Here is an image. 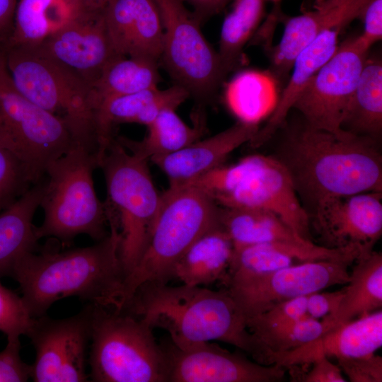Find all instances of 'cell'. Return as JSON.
Wrapping results in <instances>:
<instances>
[{"label": "cell", "instance_id": "7", "mask_svg": "<svg viewBox=\"0 0 382 382\" xmlns=\"http://www.w3.org/2000/svg\"><path fill=\"white\" fill-rule=\"evenodd\" d=\"M90 304L91 381L167 382L154 329L126 311Z\"/></svg>", "mask_w": 382, "mask_h": 382}, {"label": "cell", "instance_id": "14", "mask_svg": "<svg viewBox=\"0 0 382 382\" xmlns=\"http://www.w3.org/2000/svg\"><path fill=\"white\" fill-rule=\"evenodd\" d=\"M35 350L30 378L35 382H84L91 339V304L63 319L34 318L27 335Z\"/></svg>", "mask_w": 382, "mask_h": 382}, {"label": "cell", "instance_id": "33", "mask_svg": "<svg viewBox=\"0 0 382 382\" xmlns=\"http://www.w3.org/2000/svg\"><path fill=\"white\" fill-rule=\"evenodd\" d=\"M266 0H233L223 21L219 44L221 64L227 75L236 66L243 47L255 34L265 13Z\"/></svg>", "mask_w": 382, "mask_h": 382}, {"label": "cell", "instance_id": "2", "mask_svg": "<svg viewBox=\"0 0 382 382\" xmlns=\"http://www.w3.org/2000/svg\"><path fill=\"white\" fill-rule=\"evenodd\" d=\"M108 235L93 245L64 251L44 249L25 255L12 277L33 318L44 316L57 301L68 296L120 311L125 277L120 256V235Z\"/></svg>", "mask_w": 382, "mask_h": 382}, {"label": "cell", "instance_id": "12", "mask_svg": "<svg viewBox=\"0 0 382 382\" xmlns=\"http://www.w3.org/2000/svg\"><path fill=\"white\" fill-rule=\"evenodd\" d=\"M369 50L357 36L344 41L310 80L292 110L313 127L341 131V122Z\"/></svg>", "mask_w": 382, "mask_h": 382}, {"label": "cell", "instance_id": "8", "mask_svg": "<svg viewBox=\"0 0 382 382\" xmlns=\"http://www.w3.org/2000/svg\"><path fill=\"white\" fill-rule=\"evenodd\" d=\"M2 48L17 89L35 105L64 119L78 142L96 155L92 88L36 47Z\"/></svg>", "mask_w": 382, "mask_h": 382}, {"label": "cell", "instance_id": "27", "mask_svg": "<svg viewBox=\"0 0 382 382\" xmlns=\"http://www.w3.org/2000/svg\"><path fill=\"white\" fill-rule=\"evenodd\" d=\"M233 250L231 240L219 224L202 235L179 258L173 269L172 278L190 286L223 283Z\"/></svg>", "mask_w": 382, "mask_h": 382}, {"label": "cell", "instance_id": "43", "mask_svg": "<svg viewBox=\"0 0 382 382\" xmlns=\"http://www.w3.org/2000/svg\"><path fill=\"white\" fill-rule=\"evenodd\" d=\"M192 8V13L202 24L203 21L221 12L233 0H182Z\"/></svg>", "mask_w": 382, "mask_h": 382}, {"label": "cell", "instance_id": "39", "mask_svg": "<svg viewBox=\"0 0 382 382\" xmlns=\"http://www.w3.org/2000/svg\"><path fill=\"white\" fill-rule=\"evenodd\" d=\"M20 351V338L7 340L0 352V382H23L30 378L31 365L22 360Z\"/></svg>", "mask_w": 382, "mask_h": 382}, {"label": "cell", "instance_id": "19", "mask_svg": "<svg viewBox=\"0 0 382 382\" xmlns=\"http://www.w3.org/2000/svg\"><path fill=\"white\" fill-rule=\"evenodd\" d=\"M103 16L120 55L160 62L163 28L154 0H108Z\"/></svg>", "mask_w": 382, "mask_h": 382}, {"label": "cell", "instance_id": "31", "mask_svg": "<svg viewBox=\"0 0 382 382\" xmlns=\"http://www.w3.org/2000/svg\"><path fill=\"white\" fill-rule=\"evenodd\" d=\"M158 63L138 57L114 59L92 88L94 110L107 100L158 87Z\"/></svg>", "mask_w": 382, "mask_h": 382}, {"label": "cell", "instance_id": "11", "mask_svg": "<svg viewBox=\"0 0 382 382\" xmlns=\"http://www.w3.org/2000/svg\"><path fill=\"white\" fill-rule=\"evenodd\" d=\"M343 260L303 262L270 272L226 282L228 290L245 319L296 296H306L349 280Z\"/></svg>", "mask_w": 382, "mask_h": 382}, {"label": "cell", "instance_id": "30", "mask_svg": "<svg viewBox=\"0 0 382 382\" xmlns=\"http://www.w3.org/2000/svg\"><path fill=\"white\" fill-rule=\"evenodd\" d=\"M202 117L193 127L186 124L174 109L161 112L147 127L140 141L123 136L116 139L128 151L147 161L174 153L202 138L204 127Z\"/></svg>", "mask_w": 382, "mask_h": 382}, {"label": "cell", "instance_id": "22", "mask_svg": "<svg viewBox=\"0 0 382 382\" xmlns=\"http://www.w3.org/2000/svg\"><path fill=\"white\" fill-rule=\"evenodd\" d=\"M189 97L185 88L174 84L166 89L149 88L101 103L95 110L98 163L116 136L114 134L116 125L137 123L147 126L161 112L176 110Z\"/></svg>", "mask_w": 382, "mask_h": 382}, {"label": "cell", "instance_id": "40", "mask_svg": "<svg viewBox=\"0 0 382 382\" xmlns=\"http://www.w3.org/2000/svg\"><path fill=\"white\" fill-rule=\"evenodd\" d=\"M364 25L358 39L366 47L379 41L382 37V0H366L358 17Z\"/></svg>", "mask_w": 382, "mask_h": 382}, {"label": "cell", "instance_id": "37", "mask_svg": "<svg viewBox=\"0 0 382 382\" xmlns=\"http://www.w3.org/2000/svg\"><path fill=\"white\" fill-rule=\"evenodd\" d=\"M307 296L283 301L259 315L247 318L246 326L283 324L310 318L307 313Z\"/></svg>", "mask_w": 382, "mask_h": 382}, {"label": "cell", "instance_id": "34", "mask_svg": "<svg viewBox=\"0 0 382 382\" xmlns=\"http://www.w3.org/2000/svg\"><path fill=\"white\" fill-rule=\"evenodd\" d=\"M274 89L270 76L248 70L238 74L228 82L225 99L240 121L257 123L265 98H270Z\"/></svg>", "mask_w": 382, "mask_h": 382}, {"label": "cell", "instance_id": "46", "mask_svg": "<svg viewBox=\"0 0 382 382\" xmlns=\"http://www.w3.org/2000/svg\"><path fill=\"white\" fill-rule=\"evenodd\" d=\"M269 1H271L274 3H279L281 0H269Z\"/></svg>", "mask_w": 382, "mask_h": 382}, {"label": "cell", "instance_id": "17", "mask_svg": "<svg viewBox=\"0 0 382 382\" xmlns=\"http://www.w3.org/2000/svg\"><path fill=\"white\" fill-rule=\"evenodd\" d=\"M314 226L331 248L373 250L382 234V192H365L328 199L313 212Z\"/></svg>", "mask_w": 382, "mask_h": 382}, {"label": "cell", "instance_id": "26", "mask_svg": "<svg viewBox=\"0 0 382 382\" xmlns=\"http://www.w3.org/2000/svg\"><path fill=\"white\" fill-rule=\"evenodd\" d=\"M335 312L321 320L324 332L382 306V254L374 250L354 262Z\"/></svg>", "mask_w": 382, "mask_h": 382}, {"label": "cell", "instance_id": "35", "mask_svg": "<svg viewBox=\"0 0 382 382\" xmlns=\"http://www.w3.org/2000/svg\"><path fill=\"white\" fill-rule=\"evenodd\" d=\"M32 185L23 164L0 144V211L17 201Z\"/></svg>", "mask_w": 382, "mask_h": 382}, {"label": "cell", "instance_id": "3", "mask_svg": "<svg viewBox=\"0 0 382 382\" xmlns=\"http://www.w3.org/2000/svg\"><path fill=\"white\" fill-rule=\"evenodd\" d=\"M151 328L166 330L180 348L221 341L251 354L252 338L246 319L226 289L200 286H141L122 309Z\"/></svg>", "mask_w": 382, "mask_h": 382}, {"label": "cell", "instance_id": "32", "mask_svg": "<svg viewBox=\"0 0 382 382\" xmlns=\"http://www.w3.org/2000/svg\"><path fill=\"white\" fill-rule=\"evenodd\" d=\"M250 355L258 363L270 365L272 356L297 349L319 337L324 332L320 320L306 318L288 323L249 326Z\"/></svg>", "mask_w": 382, "mask_h": 382}, {"label": "cell", "instance_id": "5", "mask_svg": "<svg viewBox=\"0 0 382 382\" xmlns=\"http://www.w3.org/2000/svg\"><path fill=\"white\" fill-rule=\"evenodd\" d=\"M97 168L96 155L81 144L48 167L40 204L44 220L35 227L39 240L52 238L69 245L81 234L97 241L108 235L105 204L96 195L93 180Z\"/></svg>", "mask_w": 382, "mask_h": 382}, {"label": "cell", "instance_id": "29", "mask_svg": "<svg viewBox=\"0 0 382 382\" xmlns=\"http://www.w3.org/2000/svg\"><path fill=\"white\" fill-rule=\"evenodd\" d=\"M219 224L234 248L263 243L313 242L302 238L274 214L262 209L220 207Z\"/></svg>", "mask_w": 382, "mask_h": 382}, {"label": "cell", "instance_id": "41", "mask_svg": "<svg viewBox=\"0 0 382 382\" xmlns=\"http://www.w3.org/2000/svg\"><path fill=\"white\" fill-rule=\"evenodd\" d=\"M316 291L307 296V313L314 319H323L333 314L343 295V288L335 291Z\"/></svg>", "mask_w": 382, "mask_h": 382}, {"label": "cell", "instance_id": "23", "mask_svg": "<svg viewBox=\"0 0 382 382\" xmlns=\"http://www.w3.org/2000/svg\"><path fill=\"white\" fill-rule=\"evenodd\" d=\"M340 30L333 29L320 33L297 54L279 100L265 124L248 142L250 146L260 147L282 126L310 80L335 52Z\"/></svg>", "mask_w": 382, "mask_h": 382}, {"label": "cell", "instance_id": "24", "mask_svg": "<svg viewBox=\"0 0 382 382\" xmlns=\"http://www.w3.org/2000/svg\"><path fill=\"white\" fill-rule=\"evenodd\" d=\"M45 177L0 214V277H12L17 263L28 253L38 250L39 239L33 220L40 207Z\"/></svg>", "mask_w": 382, "mask_h": 382}, {"label": "cell", "instance_id": "44", "mask_svg": "<svg viewBox=\"0 0 382 382\" xmlns=\"http://www.w3.org/2000/svg\"><path fill=\"white\" fill-rule=\"evenodd\" d=\"M17 0H0V47L8 42L13 28Z\"/></svg>", "mask_w": 382, "mask_h": 382}, {"label": "cell", "instance_id": "28", "mask_svg": "<svg viewBox=\"0 0 382 382\" xmlns=\"http://www.w3.org/2000/svg\"><path fill=\"white\" fill-rule=\"evenodd\" d=\"M347 132L381 141L382 62L368 56L340 125Z\"/></svg>", "mask_w": 382, "mask_h": 382}, {"label": "cell", "instance_id": "38", "mask_svg": "<svg viewBox=\"0 0 382 382\" xmlns=\"http://www.w3.org/2000/svg\"><path fill=\"white\" fill-rule=\"evenodd\" d=\"M337 365L352 382H381L382 357L375 354L361 357L339 358Z\"/></svg>", "mask_w": 382, "mask_h": 382}, {"label": "cell", "instance_id": "15", "mask_svg": "<svg viewBox=\"0 0 382 382\" xmlns=\"http://www.w3.org/2000/svg\"><path fill=\"white\" fill-rule=\"evenodd\" d=\"M161 345L167 382H277L285 376L282 366L255 362L210 342L185 348L170 340Z\"/></svg>", "mask_w": 382, "mask_h": 382}, {"label": "cell", "instance_id": "25", "mask_svg": "<svg viewBox=\"0 0 382 382\" xmlns=\"http://www.w3.org/2000/svg\"><path fill=\"white\" fill-rule=\"evenodd\" d=\"M88 11L93 10L74 0H17L13 32L4 47H37Z\"/></svg>", "mask_w": 382, "mask_h": 382}, {"label": "cell", "instance_id": "6", "mask_svg": "<svg viewBox=\"0 0 382 382\" xmlns=\"http://www.w3.org/2000/svg\"><path fill=\"white\" fill-rule=\"evenodd\" d=\"M148 161L128 151L115 137L98 166L107 188L108 223L117 228L121 238L120 256L125 277L145 250L161 203Z\"/></svg>", "mask_w": 382, "mask_h": 382}, {"label": "cell", "instance_id": "4", "mask_svg": "<svg viewBox=\"0 0 382 382\" xmlns=\"http://www.w3.org/2000/svg\"><path fill=\"white\" fill-rule=\"evenodd\" d=\"M219 213L220 207L197 187H169L161 195L145 250L123 282L120 310L141 286L167 284L184 253L202 235L219 225Z\"/></svg>", "mask_w": 382, "mask_h": 382}, {"label": "cell", "instance_id": "18", "mask_svg": "<svg viewBox=\"0 0 382 382\" xmlns=\"http://www.w3.org/2000/svg\"><path fill=\"white\" fill-rule=\"evenodd\" d=\"M366 1L315 0L311 10L286 19L282 37L270 57L276 76L286 78L297 54L320 33L342 30L358 19Z\"/></svg>", "mask_w": 382, "mask_h": 382}, {"label": "cell", "instance_id": "36", "mask_svg": "<svg viewBox=\"0 0 382 382\" xmlns=\"http://www.w3.org/2000/svg\"><path fill=\"white\" fill-rule=\"evenodd\" d=\"M33 319L22 297L0 282V331L7 340L27 335Z\"/></svg>", "mask_w": 382, "mask_h": 382}, {"label": "cell", "instance_id": "1", "mask_svg": "<svg viewBox=\"0 0 382 382\" xmlns=\"http://www.w3.org/2000/svg\"><path fill=\"white\" fill-rule=\"evenodd\" d=\"M270 155L288 171L300 201L313 212L338 197L382 192L379 141L344 130L319 129L299 117L285 120Z\"/></svg>", "mask_w": 382, "mask_h": 382}, {"label": "cell", "instance_id": "9", "mask_svg": "<svg viewBox=\"0 0 382 382\" xmlns=\"http://www.w3.org/2000/svg\"><path fill=\"white\" fill-rule=\"evenodd\" d=\"M0 144L24 166L34 185L48 167L80 144L62 117L39 107L15 86L0 47Z\"/></svg>", "mask_w": 382, "mask_h": 382}, {"label": "cell", "instance_id": "20", "mask_svg": "<svg viewBox=\"0 0 382 382\" xmlns=\"http://www.w3.org/2000/svg\"><path fill=\"white\" fill-rule=\"evenodd\" d=\"M382 346V311L378 309L347 322L294 350L272 357L270 364L289 368L311 364L325 356L339 358L371 355Z\"/></svg>", "mask_w": 382, "mask_h": 382}, {"label": "cell", "instance_id": "42", "mask_svg": "<svg viewBox=\"0 0 382 382\" xmlns=\"http://www.w3.org/2000/svg\"><path fill=\"white\" fill-rule=\"evenodd\" d=\"M312 368L303 375L299 381L303 382H345L347 381L337 364L331 362L325 356L311 362Z\"/></svg>", "mask_w": 382, "mask_h": 382}, {"label": "cell", "instance_id": "21", "mask_svg": "<svg viewBox=\"0 0 382 382\" xmlns=\"http://www.w3.org/2000/svg\"><path fill=\"white\" fill-rule=\"evenodd\" d=\"M258 128L257 123L238 120L215 135L151 161L167 176L169 187L183 186L223 165L231 153L253 139Z\"/></svg>", "mask_w": 382, "mask_h": 382}, {"label": "cell", "instance_id": "10", "mask_svg": "<svg viewBox=\"0 0 382 382\" xmlns=\"http://www.w3.org/2000/svg\"><path fill=\"white\" fill-rule=\"evenodd\" d=\"M163 28L161 62L190 96L207 101L226 76L219 56L204 36L201 23L182 0H154Z\"/></svg>", "mask_w": 382, "mask_h": 382}, {"label": "cell", "instance_id": "13", "mask_svg": "<svg viewBox=\"0 0 382 382\" xmlns=\"http://www.w3.org/2000/svg\"><path fill=\"white\" fill-rule=\"evenodd\" d=\"M247 168L236 185L219 197V207L262 209L283 220L302 238L312 241L310 216L286 168L270 155L248 156Z\"/></svg>", "mask_w": 382, "mask_h": 382}, {"label": "cell", "instance_id": "16", "mask_svg": "<svg viewBox=\"0 0 382 382\" xmlns=\"http://www.w3.org/2000/svg\"><path fill=\"white\" fill-rule=\"evenodd\" d=\"M103 10L83 13L35 47L91 88L106 66L116 57L122 56L112 45Z\"/></svg>", "mask_w": 382, "mask_h": 382}, {"label": "cell", "instance_id": "45", "mask_svg": "<svg viewBox=\"0 0 382 382\" xmlns=\"http://www.w3.org/2000/svg\"><path fill=\"white\" fill-rule=\"evenodd\" d=\"M84 8L93 11L103 10L108 0H74Z\"/></svg>", "mask_w": 382, "mask_h": 382}]
</instances>
